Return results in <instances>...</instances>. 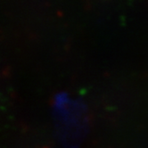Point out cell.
Masks as SVG:
<instances>
[{"mask_svg": "<svg viewBox=\"0 0 148 148\" xmlns=\"http://www.w3.org/2000/svg\"><path fill=\"white\" fill-rule=\"evenodd\" d=\"M55 112L60 139L71 148L77 146L87 130L86 109L79 103L62 97L56 101Z\"/></svg>", "mask_w": 148, "mask_h": 148, "instance_id": "cell-1", "label": "cell"}]
</instances>
